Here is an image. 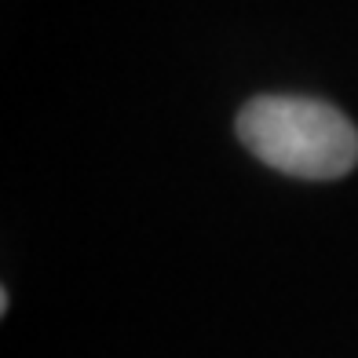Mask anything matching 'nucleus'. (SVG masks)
I'll return each instance as SVG.
<instances>
[{"mask_svg": "<svg viewBox=\"0 0 358 358\" xmlns=\"http://www.w3.org/2000/svg\"><path fill=\"white\" fill-rule=\"evenodd\" d=\"M238 136L264 165L300 179L348 176L358 161V128L329 103L259 95L238 113Z\"/></svg>", "mask_w": 358, "mask_h": 358, "instance_id": "f257e3e1", "label": "nucleus"}]
</instances>
